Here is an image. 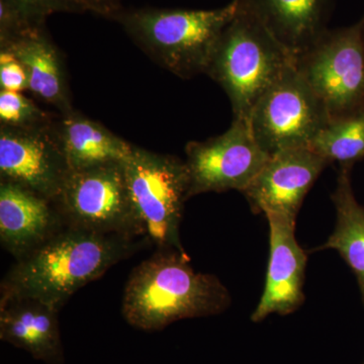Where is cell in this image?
Instances as JSON below:
<instances>
[{
    "instance_id": "cell-20",
    "label": "cell",
    "mask_w": 364,
    "mask_h": 364,
    "mask_svg": "<svg viewBox=\"0 0 364 364\" xmlns=\"http://www.w3.org/2000/svg\"><path fill=\"white\" fill-rule=\"evenodd\" d=\"M54 116L43 111L32 98L18 91L0 90V124L35 128L53 123Z\"/></svg>"
},
{
    "instance_id": "cell-7",
    "label": "cell",
    "mask_w": 364,
    "mask_h": 364,
    "mask_svg": "<svg viewBox=\"0 0 364 364\" xmlns=\"http://www.w3.org/2000/svg\"><path fill=\"white\" fill-rule=\"evenodd\" d=\"M294 66L330 119L364 111V18L350 28L323 33L294 58Z\"/></svg>"
},
{
    "instance_id": "cell-3",
    "label": "cell",
    "mask_w": 364,
    "mask_h": 364,
    "mask_svg": "<svg viewBox=\"0 0 364 364\" xmlns=\"http://www.w3.org/2000/svg\"><path fill=\"white\" fill-rule=\"evenodd\" d=\"M240 7V0H234L210 11L141 9L114 18L158 65L189 79L205 74L223 32Z\"/></svg>"
},
{
    "instance_id": "cell-16",
    "label": "cell",
    "mask_w": 364,
    "mask_h": 364,
    "mask_svg": "<svg viewBox=\"0 0 364 364\" xmlns=\"http://www.w3.org/2000/svg\"><path fill=\"white\" fill-rule=\"evenodd\" d=\"M294 57L312 47L325 33L326 0H240Z\"/></svg>"
},
{
    "instance_id": "cell-10",
    "label": "cell",
    "mask_w": 364,
    "mask_h": 364,
    "mask_svg": "<svg viewBox=\"0 0 364 364\" xmlns=\"http://www.w3.org/2000/svg\"><path fill=\"white\" fill-rule=\"evenodd\" d=\"M54 123L35 128L0 124V181L56 198L70 168Z\"/></svg>"
},
{
    "instance_id": "cell-12",
    "label": "cell",
    "mask_w": 364,
    "mask_h": 364,
    "mask_svg": "<svg viewBox=\"0 0 364 364\" xmlns=\"http://www.w3.org/2000/svg\"><path fill=\"white\" fill-rule=\"evenodd\" d=\"M269 260L264 291L251 318L260 322L270 314L296 312L305 301L304 284L308 256L294 236L296 220L267 215Z\"/></svg>"
},
{
    "instance_id": "cell-2",
    "label": "cell",
    "mask_w": 364,
    "mask_h": 364,
    "mask_svg": "<svg viewBox=\"0 0 364 364\" xmlns=\"http://www.w3.org/2000/svg\"><path fill=\"white\" fill-rule=\"evenodd\" d=\"M231 303L221 280L196 272L186 251L157 249L129 277L122 313L133 327L157 331L183 318L218 315Z\"/></svg>"
},
{
    "instance_id": "cell-9",
    "label": "cell",
    "mask_w": 364,
    "mask_h": 364,
    "mask_svg": "<svg viewBox=\"0 0 364 364\" xmlns=\"http://www.w3.org/2000/svg\"><path fill=\"white\" fill-rule=\"evenodd\" d=\"M186 155L188 200L205 193H243L270 158L254 138L250 124L238 119L222 135L186 144Z\"/></svg>"
},
{
    "instance_id": "cell-21",
    "label": "cell",
    "mask_w": 364,
    "mask_h": 364,
    "mask_svg": "<svg viewBox=\"0 0 364 364\" xmlns=\"http://www.w3.org/2000/svg\"><path fill=\"white\" fill-rule=\"evenodd\" d=\"M26 18L44 26L46 18L56 13H83L88 11L85 0H6Z\"/></svg>"
},
{
    "instance_id": "cell-23",
    "label": "cell",
    "mask_w": 364,
    "mask_h": 364,
    "mask_svg": "<svg viewBox=\"0 0 364 364\" xmlns=\"http://www.w3.org/2000/svg\"><path fill=\"white\" fill-rule=\"evenodd\" d=\"M88 11L102 14V16H114L119 13V0H85Z\"/></svg>"
},
{
    "instance_id": "cell-4",
    "label": "cell",
    "mask_w": 364,
    "mask_h": 364,
    "mask_svg": "<svg viewBox=\"0 0 364 364\" xmlns=\"http://www.w3.org/2000/svg\"><path fill=\"white\" fill-rule=\"evenodd\" d=\"M294 61L286 48L241 4L236 18L223 32L205 74L226 92L233 119L249 123L260 98Z\"/></svg>"
},
{
    "instance_id": "cell-11",
    "label": "cell",
    "mask_w": 364,
    "mask_h": 364,
    "mask_svg": "<svg viewBox=\"0 0 364 364\" xmlns=\"http://www.w3.org/2000/svg\"><path fill=\"white\" fill-rule=\"evenodd\" d=\"M330 164L310 148H294L270 156L243 195L254 214L296 220L306 196Z\"/></svg>"
},
{
    "instance_id": "cell-1",
    "label": "cell",
    "mask_w": 364,
    "mask_h": 364,
    "mask_svg": "<svg viewBox=\"0 0 364 364\" xmlns=\"http://www.w3.org/2000/svg\"><path fill=\"white\" fill-rule=\"evenodd\" d=\"M133 238L64 227L25 257L16 260L0 286V301L31 299L61 310L79 289L146 244Z\"/></svg>"
},
{
    "instance_id": "cell-15",
    "label": "cell",
    "mask_w": 364,
    "mask_h": 364,
    "mask_svg": "<svg viewBox=\"0 0 364 364\" xmlns=\"http://www.w3.org/2000/svg\"><path fill=\"white\" fill-rule=\"evenodd\" d=\"M58 311L31 299L0 301V339L49 364L63 363Z\"/></svg>"
},
{
    "instance_id": "cell-14",
    "label": "cell",
    "mask_w": 364,
    "mask_h": 364,
    "mask_svg": "<svg viewBox=\"0 0 364 364\" xmlns=\"http://www.w3.org/2000/svg\"><path fill=\"white\" fill-rule=\"evenodd\" d=\"M25 67L28 90L45 104L65 114L73 111L70 85L63 56L46 33L35 28L0 44Z\"/></svg>"
},
{
    "instance_id": "cell-22",
    "label": "cell",
    "mask_w": 364,
    "mask_h": 364,
    "mask_svg": "<svg viewBox=\"0 0 364 364\" xmlns=\"http://www.w3.org/2000/svg\"><path fill=\"white\" fill-rule=\"evenodd\" d=\"M0 90H28V76L25 67L11 52L0 50Z\"/></svg>"
},
{
    "instance_id": "cell-19",
    "label": "cell",
    "mask_w": 364,
    "mask_h": 364,
    "mask_svg": "<svg viewBox=\"0 0 364 364\" xmlns=\"http://www.w3.org/2000/svg\"><path fill=\"white\" fill-rule=\"evenodd\" d=\"M309 148L329 163L353 167L364 159V111L330 119Z\"/></svg>"
},
{
    "instance_id": "cell-5",
    "label": "cell",
    "mask_w": 364,
    "mask_h": 364,
    "mask_svg": "<svg viewBox=\"0 0 364 364\" xmlns=\"http://www.w3.org/2000/svg\"><path fill=\"white\" fill-rule=\"evenodd\" d=\"M53 202L66 227L133 238L147 237L132 200L124 162L70 170Z\"/></svg>"
},
{
    "instance_id": "cell-8",
    "label": "cell",
    "mask_w": 364,
    "mask_h": 364,
    "mask_svg": "<svg viewBox=\"0 0 364 364\" xmlns=\"http://www.w3.org/2000/svg\"><path fill=\"white\" fill-rule=\"evenodd\" d=\"M329 121L324 105L294 61L260 98L249 124L260 147L272 156L287 149L309 148Z\"/></svg>"
},
{
    "instance_id": "cell-24",
    "label": "cell",
    "mask_w": 364,
    "mask_h": 364,
    "mask_svg": "<svg viewBox=\"0 0 364 364\" xmlns=\"http://www.w3.org/2000/svg\"><path fill=\"white\" fill-rule=\"evenodd\" d=\"M364 364V363H363Z\"/></svg>"
},
{
    "instance_id": "cell-6",
    "label": "cell",
    "mask_w": 364,
    "mask_h": 364,
    "mask_svg": "<svg viewBox=\"0 0 364 364\" xmlns=\"http://www.w3.org/2000/svg\"><path fill=\"white\" fill-rule=\"evenodd\" d=\"M124 169L132 200L151 243L157 249L184 251L179 229L188 200L186 162L134 145Z\"/></svg>"
},
{
    "instance_id": "cell-13",
    "label": "cell",
    "mask_w": 364,
    "mask_h": 364,
    "mask_svg": "<svg viewBox=\"0 0 364 364\" xmlns=\"http://www.w3.org/2000/svg\"><path fill=\"white\" fill-rule=\"evenodd\" d=\"M65 227L54 202L13 182L0 181V243L16 260Z\"/></svg>"
},
{
    "instance_id": "cell-18",
    "label": "cell",
    "mask_w": 364,
    "mask_h": 364,
    "mask_svg": "<svg viewBox=\"0 0 364 364\" xmlns=\"http://www.w3.org/2000/svg\"><path fill=\"white\" fill-rule=\"evenodd\" d=\"M352 166H339L336 188L331 200L336 210V225L324 245L316 250L333 249L341 255L358 279L364 305V207L356 200L351 184Z\"/></svg>"
},
{
    "instance_id": "cell-17",
    "label": "cell",
    "mask_w": 364,
    "mask_h": 364,
    "mask_svg": "<svg viewBox=\"0 0 364 364\" xmlns=\"http://www.w3.org/2000/svg\"><path fill=\"white\" fill-rule=\"evenodd\" d=\"M54 124L70 170L123 163L133 152V144L75 109L59 114Z\"/></svg>"
}]
</instances>
